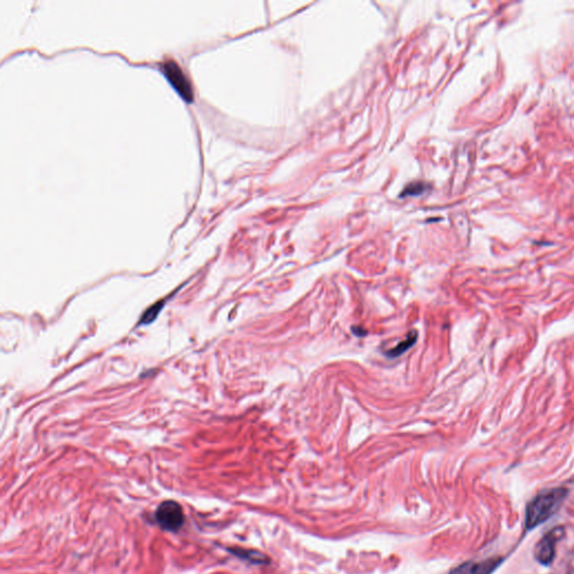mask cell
I'll list each match as a JSON object with an SVG mask.
<instances>
[{
  "mask_svg": "<svg viewBox=\"0 0 574 574\" xmlns=\"http://www.w3.org/2000/svg\"><path fill=\"white\" fill-rule=\"evenodd\" d=\"M425 191V184L422 182H415L412 183V184H409V186H406L405 191H404L403 194H411V196H415V194L422 193Z\"/></svg>",
  "mask_w": 574,
  "mask_h": 574,
  "instance_id": "8",
  "label": "cell"
},
{
  "mask_svg": "<svg viewBox=\"0 0 574 574\" xmlns=\"http://www.w3.org/2000/svg\"><path fill=\"white\" fill-rule=\"evenodd\" d=\"M159 525L165 531H175L184 524V513L177 501H166L159 505L155 513Z\"/></svg>",
  "mask_w": 574,
  "mask_h": 574,
  "instance_id": "2",
  "label": "cell"
},
{
  "mask_svg": "<svg viewBox=\"0 0 574 574\" xmlns=\"http://www.w3.org/2000/svg\"><path fill=\"white\" fill-rule=\"evenodd\" d=\"M501 557H492L480 562L470 561L452 568L450 574H492L501 566Z\"/></svg>",
  "mask_w": 574,
  "mask_h": 574,
  "instance_id": "5",
  "label": "cell"
},
{
  "mask_svg": "<svg viewBox=\"0 0 574 574\" xmlns=\"http://www.w3.org/2000/svg\"><path fill=\"white\" fill-rule=\"evenodd\" d=\"M566 495L568 490L564 488L550 489L538 494L526 508V529L531 531L551 518L562 506Z\"/></svg>",
  "mask_w": 574,
  "mask_h": 574,
  "instance_id": "1",
  "label": "cell"
},
{
  "mask_svg": "<svg viewBox=\"0 0 574 574\" xmlns=\"http://www.w3.org/2000/svg\"><path fill=\"white\" fill-rule=\"evenodd\" d=\"M416 339H418V333H416V331H412L411 334L407 336V338L405 339L403 342L397 344V347L390 350V351H387L386 355L390 357V358H396L398 355H403L406 350H409V348L412 347L413 344H415Z\"/></svg>",
  "mask_w": 574,
  "mask_h": 574,
  "instance_id": "6",
  "label": "cell"
},
{
  "mask_svg": "<svg viewBox=\"0 0 574 574\" xmlns=\"http://www.w3.org/2000/svg\"><path fill=\"white\" fill-rule=\"evenodd\" d=\"M162 71L183 100H185L186 103H192L193 89L182 68H179L174 61H168L163 64Z\"/></svg>",
  "mask_w": 574,
  "mask_h": 574,
  "instance_id": "3",
  "label": "cell"
},
{
  "mask_svg": "<svg viewBox=\"0 0 574 574\" xmlns=\"http://www.w3.org/2000/svg\"><path fill=\"white\" fill-rule=\"evenodd\" d=\"M563 536H564L563 527H555L547 534L544 535L542 540L535 545V559L543 566H550L554 560L557 543Z\"/></svg>",
  "mask_w": 574,
  "mask_h": 574,
  "instance_id": "4",
  "label": "cell"
},
{
  "mask_svg": "<svg viewBox=\"0 0 574 574\" xmlns=\"http://www.w3.org/2000/svg\"><path fill=\"white\" fill-rule=\"evenodd\" d=\"M233 554L237 557H242L246 560L251 561L253 563H265L266 562V555L262 554L257 551H244V550H233Z\"/></svg>",
  "mask_w": 574,
  "mask_h": 574,
  "instance_id": "7",
  "label": "cell"
}]
</instances>
